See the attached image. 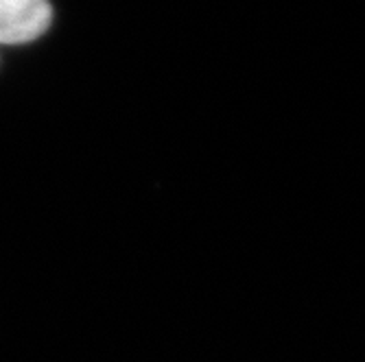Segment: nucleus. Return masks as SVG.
I'll use <instances>...</instances> for the list:
<instances>
[{
  "label": "nucleus",
  "mask_w": 365,
  "mask_h": 362,
  "mask_svg": "<svg viewBox=\"0 0 365 362\" xmlns=\"http://www.w3.org/2000/svg\"><path fill=\"white\" fill-rule=\"evenodd\" d=\"M48 0H0V44H26L51 26Z\"/></svg>",
  "instance_id": "nucleus-1"
}]
</instances>
